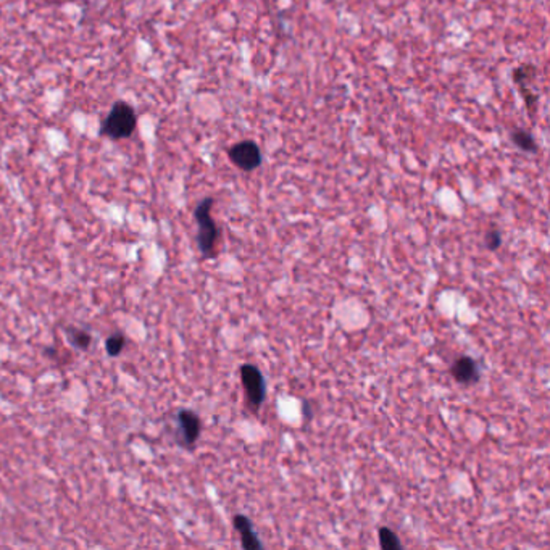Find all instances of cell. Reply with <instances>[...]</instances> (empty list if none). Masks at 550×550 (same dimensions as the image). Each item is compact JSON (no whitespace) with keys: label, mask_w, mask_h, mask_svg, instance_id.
<instances>
[{"label":"cell","mask_w":550,"mask_h":550,"mask_svg":"<svg viewBox=\"0 0 550 550\" xmlns=\"http://www.w3.org/2000/svg\"><path fill=\"white\" fill-rule=\"evenodd\" d=\"M215 200L212 197L204 199L197 207H195L194 218L197 221V247L202 254L204 259H213L215 257V245L218 243L220 229L215 220L212 218V207Z\"/></svg>","instance_id":"6da1fadb"},{"label":"cell","mask_w":550,"mask_h":550,"mask_svg":"<svg viewBox=\"0 0 550 550\" xmlns=\"http://www.w3.org/2000/svg\"><path fill=\"white\" fill-rule=\"evenodd\" d=\"M136 126L137 116L135 109L126 102H116V104H113L105 121L102 123L100 135L110 137L113 141H120V139L131 137Z\"/></svg>","instance_id":"7a4b0ae2"},{"label":"cell","mask_w":550,"mask_h":550,"mask_svg":"<svg viewBox=\"0 0 550 550\" xmlns=\"http://www.w3.org/2000/svg\"><path fill=\"white\" fill-rule=\"evenodd\" d=\"M240 381L247 394V400L252 410L259 412L266 399V381L259 367L252 363H245L240 367Z\"/></svg>","instance_id":"3957f363"},{"label":"cell","mask_w":550,"mask_h":550,"mask_svg":"<svg viewBox=\"0 0 550 550\" xmlns=\"http://www.w3.org/2000/svg\"><path fill=\"white\" fill-rule=\"evenodd\" d=\"M229 160L243 171H254L263 162L260 147L254 141H240L228 151Z\"/></svg>","instance_id":"277c9868"},{"label":"cell","mask_w":550,"mask_h":550,"mask_svg":"<svg viewBox=\"0 0 550 550\" xmlns=\"http://www.w3.org/2000/svg\"><path fill=\"white\" fill-rule=\"evenodd\" d=\"M178 442L179 445L191 447L197 442L200 436V418L192 410H179L178 412Z\"/></svg>","instance_id":"5b68a950"},{"label":"cell","mask_w":550,"mask_h":550,"mask_svg":"<svg viewBox=\"0 0 550 550\" xmlns=\"http://www.w3.org/2000/svg\"><path fill=\"white\" fill-rule=\"evenodd\" d=\"M450 373L457 383L460 384H475L480 381L481 373L478 362L471 357H459L450 367Z\"/></svg>","instance_id":"8992f818"},{"label":"cell","mask_w":550,"mask_h":550,"mask_svg":"<svg viewBox=\"0 0 550 550\" xmlns=\"http://www.w3.org/2000/svg\"><path fill=\"white\" fill-rule=\"evenodd\" d=\"M233 524L236 528V531H239L240 537H243V547L245 550H260L263 549V544L260 542L259 536H257L254 531V524L249 520L245 515H236Z\"/></svg>","instance_id":"52a82bcc"},{"label":"cell","mask_w":550,"mask_h":550,"mask_svg":"<svg viewBox=\"0 0 550 550\" xmlns=\"http://www.w3.org/2000/svg\"><path fill=\"white\" fill-rule=\"evenodd\" d=\"M512 141L515 146L523 152L534 153L537 152V144L534 141V136L526 130H515L512 132Z\"/></svg>","instance_id":"ba28073f"},{"label":"cell","mask_w":550,"mask_h":550,"mask_svg":"<svg viewBox=\"0 0 550 550\" xmlns=\"http://www.w3.org/2000/svg\"><path fill=\"white\" fill-rule=\"evenodd\" d=\"M66 337H68L70 344L81 351H87L92 342V336L87 331L78 330V328H66Z\"/></svg>","instance_id":"9c48e42d"},{"label":"cell","mask_w":550,"mask_h":550,"mask_svg":"<svg viewBox=\"0 0 550 550\" xmlns=\"http://www.w3.org/2000/svg\"><path fill=\"white\" fill-rule=\"evenodd\" d=\"M378 536H379V546H381L384 550H400L402 549V544H400L399 536L390 528H388V526L379 528Z\"/></svg>","instance_id":"30bf717a"},{"label":"cell","mask_w":550,"mask_h":550,"mask_svg":"<svg viewBox=\"0 0 550 550\" xmlns=\"http://www.w3.org/2000/svg\"><path fill=\"white\" fill-rule=\"evenodd\" d=\"M105 347H107V353H109L110 357L120 356L121 351H123V347H125V336H123L121 333L112 334V336L107 339Z\"/></svg>","instance_id":"8fae6325"},{"label":"cell","mask_w":550,"mask_h":550,"mask_svg":"<svg viewBox=\"0 0 550 550\" xmlns=\"http://www.w3.org/2000/svg\"><path fill=\"white\" fill-rule=\"evenodd\" d=\"M502 245V234L498 229H491L486 234V247L489 250H497Z\"/></svg>","instance_id":"7c38bea8"},{"label":"cell","mask_w":550,"mask_h":550,"mask_svg":"<svg viewBox=\"0 0 550 550\" xmlns=\"http://www.w3.org/2000/svg\"><path fill=\"white\" fill-rule=\"evenodd\" d=\"M45 353H49V356H56V352H55V349H47V351H45Z\"/></svg>","instance_id":"4fadbf2b"}]
</instances>
